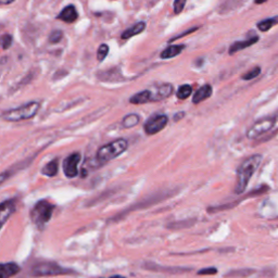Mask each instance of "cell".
Listing matches in <instances>:
<instances>
[{
	"instance_id": "24",
	"label": "cell",
	"mask_w": 278,
	"mask_h": 278,
	"mask_svg": "<svg viewBox=\"0 0 278 278\" xmlns=\"http://www.w3.org/2000/svg\"><path fill=\"white\" fill-rule=\"evenodd\" d=\"M109 53V46L105 44L100 45V47L97 50V59L99 61H103Z\"/></svg>"
},
{
	"instance_id": "22",
	"label": "cell",
	"mask_w": 278,
	"mask_h": 278,
	"mask_svg": "<svg viewBox=\"0 0 278 278\" xmlns=\"http://www.w3.org/2000/svg\"><path fill=\"white\" fill-rule=\"evenodd\" d=\"M253 273H255L254 270H250V269H246V270H237V271H232L229 272L228 274L226 276L227 277H247L249 275H252Z\"/></svg>"
},
{
	"instance_id": "21",
	"label": "cell",
	"mask_w": 278,
	"mask_h": 278,
	"mask_svg": "<svg viewBox=\"0 0 278 278\" xmlns=\"http://www.w3.org/2000/svg\"><path fill=\"white\" fill-rule=\"evenodd\" d=\"M191 93H193V87H191L190 85L188 84L181 85L178 88L177 93H176V97H177L179 100H185L189 97Z\"/></svg>"
},
{
	"instance_id": "23",
	"label": "cell",
	"mask_w": 278,
	"mask_h": 278,
	"mask_svg": "<svg viewBox=\"0 0 278 278\" xmlns=\"http://www.w3.org/2000/svg\"><path fill=\"white\" fill-rule=\"evenodd\" d=\"M261 74V68L260 67H255L253 68L252 70H250L249 72H247L245 73L244 75H242V79L244 80H252V79H254L256 78L259 75Z\"/></svg>"
},
{
	"instance_id": "16",
	"label": "cell",
	"mask_w": 278,
	"mask_h": 278,
	"mask_svg": "<svg viewBox=\"0 0 278 278\" xmlns=\"http://www.w3.org/2000/svg\"><path fill=\"white\" fill-rule=\"evenodd\" d=\"M185 49L184 45H174V46H170L165 48L162 52H161L160 57L161 59H172L177 57L179 53L183 52Z\"/></svg>"
},
{
	"instance_id": "2",
	"label": "cell",
	"mask_w": 278,
	"mask_h": 278,
	"mask_svg": "<svg viewBox=\"0 0 278 278\" xmlns=\"http://www.w3.org/2000/svg\"><path fill=\"white\" fill-rule=\"evenodd\" d=\"M39 108V102L32 101V102L23 104L21 107H18L16 109L4 111L2 113V118L3 120L8 121V122H20V121L29 120L38 113Z\"/></svg>"
},
{
	"instance_id": "27",
	"label": "cell",
	"mask_w": 278,
	"mask_h": 278,
	"mask_svg": "<svg viewBox=\"0 0 278 278\" xmlns=\"http://www.w3.org/2000/svg\"><path fill=\"white\" fill-rule=\"evenodd\" d=\"M247 0H227L225 2V6L228 10H234L236 8H238L241 4H244Z\"/></svg>"
},
{
	"instance_id": "8",
	"label": "cell",
	"mask_w": 278,
	"mask_h": 278,
	"mask_svg": "<svg viewBox=\"0 0 278 278\" xmlns=\"http://www.w3.org/2000/svg\"><path fill=\"white\" fill-rule=\"evenodd\" d=\"M80 161V153L74 152L70 154L63 161V172L67 177L74 178L78 175V163Z\"/></svg>"
},
{
	"instance_id": "13",
	"label": "cell",
	"mask_w": 278,
	"mask_h": 278,
	"mask_svg": "<svg viewBox=\"0 0 278 278\" xmlns=\"http://www.w3.org/2000/svg\"><path fill=\"white\" fill-rule=\"evenodd\" d=\"M129 102L133 104H145L148 102H153L152 93L150 89H145L143 92H139L131 96L129 98Z\"/></svg>"
},
{
	"instance_id": "7",
	"label": "cell",
	"mask_w": 278,
	"mask_h": 278,
	"mask_svg": "<svg viewBox=\"0 0 278 278\" xmlns=\"http://www.w3.org/2000/svg\"><path fill=\"white\" fill-rule=\"evenodd\" d=\"M169 123V118L165 114H156L151 116V118L145 123L144 129L147 135H154L159 131L165 128V126Z\"/></svg>"
},
{
	"instance_id": "33",
	"label": "cell",
	"mask_w": 278,
	"mask_h": 278,
	"mask_svg": "<svg viewBox=\"0 0 278 278\" xmlns=\"http://www.w3.org/2000/svg\"><path fill=\"white\" fill-rule=\"evenodd\" d=\"M110 278H125V277L120 276V275H115V276H112V277H110Z\"/></svg>"
},
{
	"instance_id": "18",
	"label": "cell",
	"mask_w": 278,
	"mask_h": 278,
	"mask_svg": "<svg viewBox=\"0 0 278 278\" xmlns=\"http://www.w3.org/2000/svg\"><path fill=\"white\" fill-rule=\"evenodd\" d=\"M275 25H278V16L262 20V21L257 23L256 26L261 32H269L272 27L275 26Z\"/></svg>"
},
{
	"instance_id": "31",
	"label": "cell",
	"mask_w": 278,
	"mask_h": 278,
	"mask_svg": "<svg viewBox=\"0 0 278 278\" xmlns=\"http://www.w3.org/2000/svg\"><path fill=\"white\" fill-rule=\"evenodd\" d=\"M13 1H16V0H0V3H1V4H10V3H12Z\"/></svg>"
},
{
	"instance_id": "15",
	"label": "cell",
	"mask_w": 278,
	"mask_h": 278,
	"mask_svg": "<svg viewBox=\"0 0 278 278\" xmlns=\"http://www.w3.org/2000/svg\"><path fill=\"white\" fill-rule=\"evenodd\" d=\"M146 26H147V24H146V22L141 21V22L136 23L131 27L125 29V31L123 32V34L121 35V38H122V39H128L130 37H134V36H136V35L143 33L145 31Z\"/></svg>"
},
{
	"instance_id": "12",
	"label": "cell",
	"mask_w": 278,
	"mask_h": 278,
	"mask_svg": "<svg viewBox=\"0 0 278 278\" xmlns=\"http://www.w3.org/2000/svg\"><path fill=\"white\" fill-rule=\"evenodd\" d=\"M77 18L78 13L76 11V8H75L73 4H69V6L65 7L58 16V19L62 20L65 23H73L76 21Z\"/></svg>"
},
{
	"instance_id": "29",
	"label": "cell",
	"mask_w": 278,
	"mask_h": 278,
	"mask_svg": "<svg viewBox=\"0 0 278 278\" xmlns=\"http://www.w3.org/2000/svg\"><path fill=\"white\" fill-rule=\"evenodd\" d=\"M217 273V270L215 267H209V269H203V270H200L198 272L199 275H215Z\"/></svg>"
},
{
	"instance_id": "30",
	"label": "cell",
	"mask_w": 278,
	"mask_h": 278,
	"mask_svg": "<svg viewBox=\"0 0 278 278\" xmlns=\"http://www.w3.org/2000/svg\"><path fill=\"white\" fill-rule=\"evenodd\" d=\"M184 116H185V112H183V111H181V112H178V113H176L174 115V121H175V122H178V121L183 119Z\"/></svg>"
},
{
	"instance_id": "1",
	"label": "cell",
	"mask_w": 278,
	"mask_h": 278,
	"mask_svg": "<svg viewBox=\"0 0 278 278\" xmlns=\"http://www.w3.org/2000/svg\"><path fill=\"white\" fill-rule=\"evenodd\" d=\"M263 156L261 154H253L245 160L244 162L240 164V166L237 170V181L235 186V194L240 195L244 194L248 184H249L252 176L259 169V166L262 162Z\"/></svg>"
},
{
	"instance_id": "14",
	"label": "cell",
	"mask_w": 278,
	"mask_h": 278,
	"mask_svg": "<svg viewBox=\"0 0 278 278\" xmlns=\"http://www.w3.org/2000/svg\"><path fill=\"white\" fill-rule=\"evenodd\" d=\"M212 93H213L212 86L210 84H204L195 93L194 97H193V102L195 104H198L202 102V101H204L205 99L210 98L212 96Z\"/></svg>"
},
{
	"instance_id": "6",
	"label": "cell",
	"mask_w": 278,
	"mask_h": 278,
	"mask_svg": "<svg viewBox=\"0 0 278 278\" xmlns=\"http://www.w3.org/2000/svg\"><path fill=\"white\" fill-rule=\"evenodd\" d=\"M277 122V119L275 115L267 116V118H263L251 126V127L247 130V138L248 139H256L261 137L266 133H269L271 129L274 128V126Z\"/></svg>"
},
{
	"instance_id": "3",
	"label": "cell",
	"mask_w": 278,
	"mask_h": 278,
	"mask_svg": "<svg viewBox=\"0 0 278 278\" xmlns=\"http://www.w3.org/2000/svg\"><path fill=\"white\" fill-rule=\"evenodd\" d=\"M128 148L126 139H116L101 147L97 152V160L100 163H107L109 161L118 158Z\"/></svg>"
},
{
	"instance_id": "9",
	"label": "cell",
	"mask_w": 278,
	"mask_h": 278,
	"mask_svg": "<svg viewBox=\"0 0 278 278\" xmlns=\"http://www.w3.org/2000/svg\"><path fill=\"white\" fill-rule=\"evenodd\" d=\"M150 90H151V93H152L153 102L169 98L174 92L173 85L169 84V83H164V84H161L158 86H154V87L151 88Z\"/></svg>"
},
{
	"instance_id": "26",
	"label": "cell",
	"mask_w": 278,
	"mask_h": 278,
	"mask_svg": "<svg viewBox=\"0 0 278 278\" xmlns=\"http://www.w3.org/2000/svg\"><path fill=\"white\" fill-rule=\"evenodd\" d=\"M12 36L11 35H9V34H4L2 35V37H1V47L3 50H7L9 49L10 47H11V45H12Z\"/></svg>"
},
{
	"instance_id": "19",
	"label": "cell",
	"mask_w": 278,
	"mask_h": 278,
	"mask_svg": "<svg viewBox=\"0 0 278 278\" xmlns=\"http://www.w3.org/2000/svg\"><path fill=\"white\" fill-rule=\"evenodd\" d=\"M58 171H59V162L57 159H54L44 166L42 173L45 176H48V177H53V176L58 174Z\"/></svg>"
},
{
	"instance_id": "17",
	"label": "cell",
	"mask_w": 278,
	"mask_h": 278,
	"mask_svg": "<svg viewBox=\"0 0 278 278\" xmlns=\"http://www.w3.org/2000/svg\"><path fill=\"white\" fill-rule=\"evenodd\" d=\"M0 270H1V278H10L18 274L20 266L16 263H2Z\"/></svg>"
},
{
	"instance_id": "4",
	"label": "cell",
	"mask_w": 278,
	"mask_h": 278,
	"mask_svg": "<svg viewBox=\"0 0 278 278\" xmlns=\"http://www.w3.org/2000/svg\"><path fill=\"white\" fill-rule=\"evenodd\" d=\"M54 206L47 200H40L34 205L32 210V220L38 228H43L50 221L53 213Z\"/></svg>"
},
{
	"instance_id": "25",
	"label": "cell",
	"mask_w": 278,
	"mask_h": 278,
	"mask_svg": "<svg viewBox=\"0 0 278 278\" xmlns=\"http://www.w3.org/2000/svg\"><path fill=\"white\" fill-rule=\"evenodd\" d=\"M63 33L62 31H59V29H55V31L51 32V34L49 35V42L52 44H58L62 40Z\"/></svg>"
},
{
	"instance_id": "34",
	"label": "cell",
	"mask_w": 278,
	"mask_h": 278,
	"mask_svg": "<svg viewBox=\"0 0 278 278\" xmlns=\"http://www.w3.org/2000/svg\"><path fill=\"white\" fill-rule=\"evenodd\" d=\"M274 115H275V118H276V119H277V121H278V111H277V112H276Z\"/></svg>"
},
{
	"instance_id": "11",
	"label": "cell",
	"mask_w": 278,
	"mask_h": 278,
	"mask_svg": "<svg viewBox=\"0 0 278 278\" xmlns=\"http://www.w3.org/2000/svg\"><path fill=\"white\" fill-rule=\"evenodd\" d=\"M259 39H260L259 36H253V37H250V38L245 39V40H240V42H235L234 44L230 45L228 53L234 54V53H237L238 51H241V50L253 46L254 44L259 42Z\"/></svg>"
},
{
	"instance_id": "32",
	"label": "cell",
	"mask_w": 278,
	"mask_h": 278,
	"mask_svg": "<svg viewBox=\"0 0 278 278\" xmlns=\"http://www.w3.org/2000/svg\"><path fill=\"white\" fill-rule=\"evenodd\" d=\"M266 1H267V0H254V3L255 4H262V3H264Z\"/></svg>"
},
{
	"instance_id": "28",
	"label": "cell",
	"mask_w": 278,
	"mask_h": 278,
	"mask_svg": "<svg viewBox=\"0 0 278 278\" xmlns=\"http://www.w3.org/2000/svg\"><path fill=\"white\" fill-rule=\"evenodd\" d=\"M186 1L187 0H174L173 7H174V12L176 14H179L181 11H183V9L185 8Z\"/></svg>"
},
{
	"instance_id": "5",
	"label": "cell",
	"mask_w": 278,
	"mask_h": 278,
	"mask_svg": "<svg viewBox=\"0 0 278 278\" xmlns=\"http://www.w3.org/2000/svg\"><path fill=\"white\" fill-rule=\"evenodd\" d=\"M71 273L73 272L69 269H64L55 262H38L31 270V274L35 277L67 275L71 274Z\"/></svg>"
},
{
	"instance_id": "20",
	"label": "cell",
	"mask_w": 278,
	"mask_h": 278,
	"mask_svg": "<svg viewBox=\"0 0 278 278\" xmlns=\"http://www.w3.org/2000/svg\"><path fill=\"white\" fill-rule=\"evenodd\" d=\"M140 121V116L136 113L127 114L124 116V119L122 120V125L125 128H130L134 127V126L137 125Z\"/></svg>"
},
{
	"instance_id": "10",
	"label": "cell",
	"mask_w": 278,
	"mask_h": 278,
	"mask_svg": "<svg viewBox=\"0 0 278 278\" xmlns=\"http://www.w3.org/2000/svg\"><path fill=\"white\" fill-rule=\"evenodd\" d=\"M14 211H16V202L13 200H7L2 202L1 206H0V224H1V226L4 225L9 217L13 214Z\"/></svg>"
}]
</instances>
